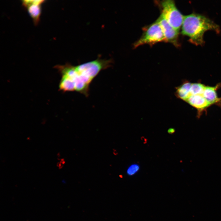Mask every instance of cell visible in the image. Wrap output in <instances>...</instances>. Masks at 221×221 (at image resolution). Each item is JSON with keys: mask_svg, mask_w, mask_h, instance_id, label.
Wrapping results in <instances>:
<instances>
[{"mask_svg": "<svg viewBox=\"0 0 221 221\" xmlns=\"http://www.w3.org/2000/svg\"><path fill=\"white\" fill-rule=\"evenodd\" d=\"M112 62L111 59L98 58L76 66L66 64L56 67L69 91L77 92L87 97L92 81L101 71L110 67Z\"/></svg>", "mask_w": 221, "mask_h": 221, "instance_id": "cell-1", "label": "cell"}, {"mask_svg": "<svg viewBox=\"0 0 221 221\" xmlns=\"http://www.w3.org/2000/svg\"><path fill=\"white\" fill-rule=\"evenodd\" d=\"M181 26L182 34L189 37L190 41L196 45L204 44V34L206 31H219V26L212 21L195 13L184 16Z\"/></svg>", "mask_w": 221, "mask_h": 221, "instance_id": "cell-2", "label": "cell"}, {"mask_svg": "<svg viewBox=\"0 0 221 221\" xmlns=\"http://www.w3.org/2000/svg\"><path fill=\"white\" fill-rule=\"evenodd\" d=\"M143 33L140 38L134 44L135 48L144 44L152 45L166 41L161 27L157 20L144 27Z\"/></svg>", "mask_w": 221, "mask_h": 221, "instance_id": "cell-3", "label": "cell"}, {"mask_svg": "<svg viewBox=\"0 0 221 221\" xmlns=\"http://www.w3.org/2000/svg\"><path fill=\"white\" fill-rule=\"evenodd\" d=\"M159 3L161 14L173 27L179 31L184 16L177 9L174 1L172 0H163Z\"/></svg>", "mask_w": 221, "mask_h": 221, "instance_id": "cell-4", "label": "cell"}, {"mask_svg": "<svg viewBox=\"0 0 221 221\" xmlns=\"http://www.w3.org/2000/svg\"><path fill=\"white\" fill-rule=\"evenodd\" d=\"M157 20L161 27L166 42L177 46L179 31L173 27L161 14Z\"/></svg>", "mask_w": 221, "mask_h": 221, "instance_id": "cell-5", "label": "cell"}, {"mask_svg": "<svg viewBox=\"0 0 221 221\" xmlns=\"http://www.w3.org/2000/svg\"><path fill=\"white\" fill-rule=\"evenodd\" d=\"M185 101L197 110L199 116L211 106L203 94L192 95Z\"/></svg>", "mask_w": 221, "mask_h": 221, "instance_id": "cell-6", "label": "cell"}, {"mask_svg": "<svg viewBox=\"0 0 221 221\" xmlns=\"http://www.w3.org/2000/svg\"><path fill=\"white\" fill-rule=\"evenodd\" d=\"M220 86V83L214 87L205 86L203 95L211 106L213 104L221 105V98L218 97L217 93Z\"/></svg>", "mask_w": 221, "mask_h": 221, "instance_id": "cell-7", "label": "cell"}, {"mask_svg": "<svg viewBox=\"0 0 221 221\" xmlns=\"http://www.w3.org/2000/svg\"><path fill=\"white\" fill-rule=\"evenodd\" d=\"M192 83L188 81H186L177 87L175 92L176 96L178 98L186 101L191 95L190 90Z\"/></svg>", "mask_w": 221, "mask_h": 221, "instance_id": "cell-8", "label": "cell"}, {"mask_svg": "<svg viewBox=\"0 0 221 221\" xmlns=\"http://www.w3.org/2000/svg\"><path fill=\"white\" fill-rule=\"evenodd\" d=\"M26 8L35 24L37 25L39 21L41 14V5L32 4Z\"/></svg>", "mask_w": 221, "mask_h": 221, "instance_id": "cell-9", "label": "cell"}, {"mask_svg": "<svg viewBox=\"0 0 221 221\" xmlns=\"http://www.w3.org/2000/svg\"><path fill=\"white\" fill-rule=\"evenodd\" d=\"M205 86L200 83H192L190 90L191 95L203 94Z\"/></svg>", "mask_w": 221, "mask_h": 221, "instance_id": "cell-10", "label": "cell"}, {"mask_svg": "<svg viewBox=\"0 0 221 221\" xmlns=\"http://www.w3.org/2000/svg\"><path fill=\"white\" fill-rule=\"evenodd\" d=\"M139 169L140 166L138 164H132L127 169V173L129 175H133L137 173Z\"/></svg>", "mask_w": 221, "mask_h": 221, "instance_id": "cell-11", "label": "cell"}, {"mask_svg": "<svg viewBox=\"0 0 221 221\" xmlns=\"http://www.w3.org/2000/svg\"><path fill=\"white\" fill-rule=\"evenodd\" d=\"M45 1L43 0H25L22 1V5L26 7L32 4L41 5Z\"/></svg>", "mask_w": 221, "mask_h": 221, "instance_id": "cell-12", "label": "cell"}, {"mask_svg": "<svg viewBox=\"0 0 221 221\" xmlns=\"http://www.w3.org/2000/svg\"><path fill=\"white\" fill-rule=\"evenodd\" d=\"M175 132V130L174 129L171 128L169 129L168 130V132L170 134H173Z\"/></svg>", "mask_w": 221, "mask_h": 221, "instance_id": "cell-13", "label": "cell"}]
</instances>
